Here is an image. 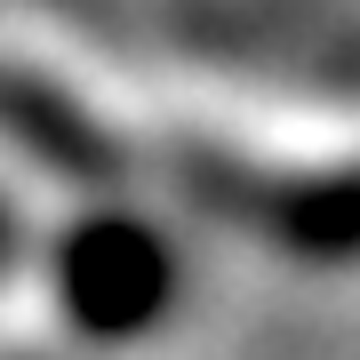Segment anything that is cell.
<instances>
[{
	"instance_id": "7a4b0ae2",
	"label": "cell",
	"mask_w": 360,
	"mask_h": 360,
	"mask_svg": "<svg viewBox=\"0 0 360 360\" xmlns=\"http://www.w3.org/2000/svg\"><path fill=\"white\" fill-rule=\"evenodd\" d=\"M0 129L25 144L32 160L65 168V176H104L112 168V144L89 129V112L65 104L56 89H40V80H8L0 72Z\"/></svg>"
},
{
	"instance_id": "6da1fadb",
	"label": "cell",
	"mask_w": 360,
	"mask_h": 360,
	"mask_svg": "<svg viewBox=\"0 0 360 360\" xmlns=\"http://www.w3.org/2000/svg\"><path fill=\"white\" fill-rule=\"evenodd\" d=\"M49 288L65 304V321L96 345H129L168 312L176 296V248L160 240L129 208H89L80 224H65L49 257Z\"/></svg>"
},
{
	"instance_id": "3957f363",
	"label": "cell",
	"mask_w": 360,
	"mask_h": 360,
	"mask_svg": "<svg viewBox=\"0 0 360 360\" xmlns=\"http://www.w3.org/2000/svg\"><path fill=\"white\" fill-rule=\"evenodd\" d=\"M8 257H16V217L0 208V264H8Z\"/></svg>"
}]
</instances>
